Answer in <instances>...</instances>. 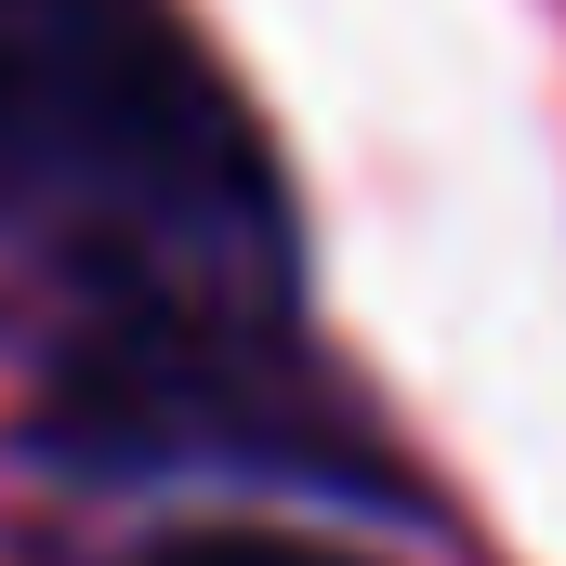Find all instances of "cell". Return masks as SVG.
I'll return each mask as SVG.
<instances>
[{"mask_svg":"<svg viewBox=\"0 0 566 566\" xmlns=\"http://www.w3.org/2000/svg\"><path fill=\"white\" fill-rule=\"evenodd\" d=\"M0 251L93 329H277V158L171 0H0Z\"/></svg>","mask_w":566,"mask_h":566,"instance_id":"6da1fadb","label":"cell"},{"mask_svg":"<svg viewBox=\"0 0 566 566\" xmlns=\"http://www.w3.org/2000/svg\"><path fill=\"white\" fill-rule=\"evenodd\" d=\"M53 448L106 461V474L238 461V474L369 488V448L316 409V382L290 369L277 329H93L53 382Z\"/></svg>","mask_w":566,"mask_h":566,"instance_id":"7a4b0ae2","label":"cell"},{"mask_svg":"<svg viewBox=\"0 0 566 566\" xmlns=\"http://www.w3.org/2000/svg\"><path fill=\"white\" fill-rule=\"evenodd\" d=\"M133 566H356V554L290 541V527H171V541H145Z\"/></svg>","mask_w":566,"mask_h":566,"instance_id":"3957f363","label":"cell"}]
</instances>
